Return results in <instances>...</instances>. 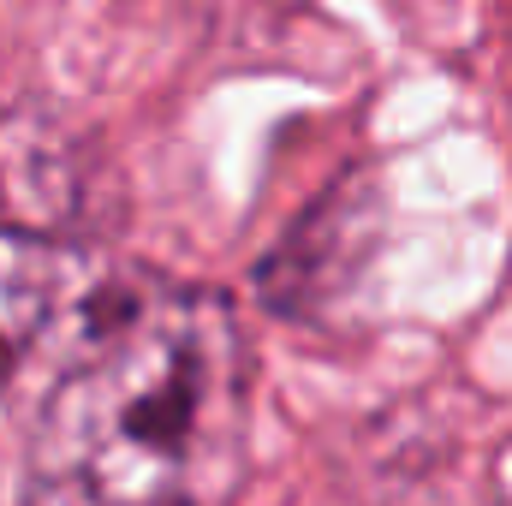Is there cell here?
Listing matches in <instances>:
<instances>
[{"instance_id": "cell-1", "label": "cell", "mask_w": 512, "mask_h": 506, "mask_svg": "<svg viewBox=\"0 0 512 506\" xmlns=\"http://www.w3.org/2000/svg\"><path fill=\"white\" fill-rule=\"evenodd\" d=\"M251 340L221 292L137 274L30 405L24 506H233Z\"/></svg>"}, {"instance_id": "cell-2", "label": "cell", "mask_w": 512, "mask_h": 506, "mask_svg": "<svg viewBox=\"0 0 512 506\" xmlns=\"http://www.w3.org/2000/svg\"><path fill=\"white\" fill-rule=\"evenodd\" d=\"M137 274L143 268H126L78 239L0 233V393H18L30 376L48 387Z\"/></svg>"}, {"instance_id": "cell-3", "label": "cell", "mask_w": 512, "mask_h": 506, "mask_svg": "<svg viewBox=\"0 0 512 506\" xmlns=\"http://www.w3.org/2000/svg\"><path fill=\"white\" fill-rule=\"evenodd\" d=\"M90 203V161L60 114H0V233L72 239Z\"/></svg>"}]
</instances>
